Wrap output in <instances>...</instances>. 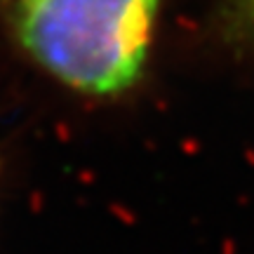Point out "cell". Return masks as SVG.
I'll use <instances>...</instances> for the list:
<instances>
[{
    "mask_svg": "<svg viewBox=\"0 0 254 254\" xmlns=\"http://www.w3.org/2000/svg\"><path fill=\"white\" fill-rule=\"evenodd\" d=\"M14 45L71 92L113 99L144 78L160 0H2Z\"/></svg>",
    "mask_w": 254,
    "mask_h": 254,
    "instance_id": "obj_1",
    "label": "cell"
},
{
    "mask_svg": "<svg viewBox=\"0 0 254 254\" xmlns=\"http://www.w3.org/2000/svg\"><path fill=\"white\" fill-rule=\"evenodd\" d=\"M221 24L231 40L254 47V0H221Z\"/></svg>",
    "mask_w": 254,
    "mask_h": 254,
    "instance_id": "obj_2",
    "label": "cell"
}]
</instances>
